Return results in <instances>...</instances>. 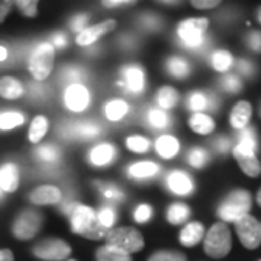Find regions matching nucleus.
I'll return each mask as SVG.
<instances>
[{
    "mask_svg": "<svg viewBox=\"0 0 261 261\" xmlns=\"http://www.w3.org/2000/svg\"><path fill=\"white\" fill-rule=\"evenodd\" d=\"M70 221H71V232L82 235L87 240H93V241L103 240L109 231L100 224L97 214L92 207L80 203L75 206L74 211L70 215Z\"/></svg>",
    "mask_w": 261,
    "mask_h": 261,
    "instance_id": "nucleus-1",
    "label": "nucleus"
},
{
    "mask_svg": "<svg viewBox=\"0 0 261 261\" xmlns=\"http://www.w3.org/2000/svg\"><path fill=\"white\" fill-rule=\"evenodd\" d=\"M203 247L206 254L216 260L224 258L231 252L232 237L225 222H216L211 226V229L206 233Z\"/></svg>",
    "mask_w": 261,
    "mask_h": 261,
    "instance_id": "nucleus-2",
    "label": "nucleus"
},
{
    "mask_svg": "<svg viewBox=\"0 0 261 261\" xmlns=\"http://www.w3.org/2000/svg\"><path fill=\"white\" fill-rule=\"evenodd\" d=\"M106 245L115 247L126 254L140 252L144 248V237L142 233L130 226H121V228H111L105 237Z\"/></svg>",
    "mask_w": 261,
    "mask_h": 261,
    "instance_id": "nucleus-3",
    "label": "nucleus"
},
{
    "mask_svg": "<svg viewBox=\"0 0 261 261\" xmlns=\"http://www.w3.org/2000/svg\"><path fill=\"white\" fill-rule=\"evenodd\" d=\"M251 209V195L247 190H233L218 207V216L225 222H237Z\"/></svg>",
    "mask_w": 261,
    "mask_h": 261,
    "instance_id": "nucleus-4",
    "label": "nucleus"
},
{
    "mask_svg": "<svg viewBox=\"0 0 261 261\" xmlns=\"http://www.w3.org/2000/svg\"><path fill=\"white\" fill-rule=\"evenodd\" d=\"M209 20L206 18H190L180 22L177 35L180 42L189 49H199L206 42V31Z\"/></svg>",
    "mask_w": 261,
    "mask_h": 261,
    "instance_id": "nucleus-5",
    "label": "nucleus"
},
{
    "mask_svg": "<svg viewBox=\"0 0 261 261\" xmlns=\"http://www.w3.org/2000/svg\"><path fill=\"white\" fill-rule=\"evenodd\" d=\"M54 57V47L49 42H42L32 51L28 60V70L35 80L42 82L48 79V75L53 71Z\"/></svg>",
    "mask_w": 261,
    "mask_h": 261,
    "instance_id": "nucleus-6",
    "label": "nucleus"
},
{
    "mask_svg": "<svg viewBox=\"0 0 261 261\" xmlns=\"http://www.w3.org/2000/svg\"><path fill=\"white\" fill-rule=\"evenodd\" d=\"M32 254L42 261H64L71 255V247L60 238H45L34 245Z\"/></svg>",
    "mask_w": 261,
    "mask_h": 261,
    "instance_id": "nucleus-7",
    "label": "nucleus"
},
{
    "mask_svg": "<svg viewBox=\"0 0 261 261\" xmlns=\"http://www.w3.org/2000/svg\"><path fill=\"white\" fill-rule=\"evenodd\" d=\"M235 231L240 241L245 248L255 250L261 244V224L252 216L247 214L235 222Z\"/></svg>",
    "mask_w": 261,
    "mask_h": 261,
    "instance_id": "nucleus-8",
    "label": "nucleus"
},
{
    "mask_svg": "<svg viewBox=\"0 0 261 261\" xmlns=\"http://www.w3.org/2000/svg\"><path fill=\"white\" fill-rule=\"evenodd\" d=\"M41 225H42L41 214H38L35 211H31V209H27V211H22L16 216V219L13 221L12 232L18 240L27 241V240L34 238L39 232Z\"/></svg>",
    "mask_w": 261,
    "mask_h": 261,
    "instance_id": "nucleus-9",
    "label": "nucleus"
},
{
    "mask_svg": "<svg viewBox=\"0 0 261 261\" xmlns=\"http://www.w3.org/2000/svg\"><path fill=\"white\" fill-rule=\"evenodd\" d=\"M119 84L130 94H141L145 89V73L138 64H126L122 67Z\"/></svg>",
    "mask_w": 261,
    "mask_h": 261,
    "instance_id": "nucleus-10",
    "label": "nucleus"
},
{
    "mask_svg": "<svg viewBox=\"0 0 261 261\" xmlns=\"http://www.w3.org/2000/svg\"><path fill=\"white\" fill-rule=\"evenodd\" d=\"M233 157L237 160L240 168L243 170L244 174L248 177H258L261 174V163L255 157V151L247 148L243 145H235L233 148Z\"/></svg>",
    "mask_w": 261,
    "mask_h": 261,
    "instance_id": "nucleus-11",
    "label": "nucleus"
},
{
    "mask_svg": "<svg viewBox=\"0 0 261 261\" xmlns=\"http://www.w3.org/2000/svg\"><path fill=\"white\" fill-rule=\"evenodd\" d=\"M90 103V93L83 84H71L65 89L64 105L71 112H83Z\"/></svg>",
    "mask_w": 261,
    "mask_h": 261,
    "instance_id": "nucleus-12",
    "label": "nucleus"
},
{
    "mask_svg": "<svg viewBox=\"0 0 261 261\" xmlns=\"http://www.w3.org/2000/svg\"><path fill=\"white\" fill-rule=\"evenodd\" d=\"M116 28V20L109 19V20H105L99 25H94V27H89V28L83 29L79 35H77V44L80 47H89L94 44L96 41H99V38L103 37L105 34L111 32L113 29Z\"/></svg>",
    "mask_w": 261,
    "mask_h": 261,
    "instance_id": "nucleus-13",
    "label": "nucleus"
},
{
    "mask_svg": "<svg viewBox=\"0 0 261 261\" xmlns=\"http://www.w3.org/2000/svg\"><path fill=\"white\" fill-rule=\"evenodd\" d=\"M63 199V193L61 190L56 186H51V185H44V186H39L37 189H34L31 193H29V200L34 203V205L45 206V205H57L60 203Z\"/></svg>",
    "mask_w": 261,
    "mask_h": 261,
    "instance_id": "nucleus-14",
    "label": "nucleus"
},
{
    "mask_svg": "<svg viewBox=\"0 0 261 261\" xmlns=\"http://www.w3.org/2000/svg\"><path fill=\"white\" fill-rule=\"evenodd\" d=\"M167 187L174 195L187 196L193 192L195 185L187 173L180 171V170H173L167 176Z\"/></svg>",
    "mask_w": 261,
    "mask_h": 261,
    "instance_id": "nucleus-15",
    "label": "nucleus"
},
{
    "mask_svg": "<svg viewBox=\"0 0 261 261\" xmlns=\"http://www.w3.org/2000/svg\"><path fill=\"white\" fill-rule=\"evenodd\" d=\"M118 151L112 144H100L96 145L90 152H89V161L96 166V167H105L109 166L115 161Z\"/></svg>",
    "mask_w": 261,
    "mask_h": 261,
    "instance_id": "nucleus-16",
    "label": "nucleus"
},
{
    "mask_svg": "<svg viewBox=\"0 0 261 261\" xmlns=\"http://www.w3.org/2000/svg\"><path fill=\"white\" fill-rule=\"evenodd\" d=\"M19 187V168L13 163L3 164L0 167V189L2 192L13 193Z\"/></svg>",
    "mask_w": 261,
    "mask_h": 261,
    "instance_id": "nucleus-17",
    "label": "nucleus"
},
{
    "mask_svg": "<svg viewBox=\"0 0 261 261\" xmlns=\"http://www.w3.org/2000/svg\"><path fill=\"white\" fill-rule=\"evenodd\" d=\"M252 115V106L245 100L238 102L233 106L231 116H229V122L233 129L241 130L245 126H248V122L251 119Z\"/></svg>",
    "mask_w": 261,
    "mask_h": 261,
    "instance_id": "nucleus-18",
    "label": "nucleus"
},
{
    "mask_svg": "<svg viewBox=\"0 0 261 261\" xmlns=\"http://www.w3.org/2000/svg\"><path fill=\"white\" fill-rule=\"evenodd\" d=\"M203 237H205V226L200 222H192L181 229L178 240L185 247H195L203 240Z\"/></svg>",
    "mask_w": 261,
    "mask_h": 261,
    "instance_id": "nucleus-19",
    "label": "nucleus"
},
{
    "mask_svg": "<svg viewBox=\"0 0 261 261\" xmlns=\"http://www.w3.org/2000/svg\"><path fill=\"white\" fill-rule=\"evenodd\" d=\"M218 100L214 94L203 93V92H193L187 97V108L190 111H205V109H215Z\"/></svg>",
    "mask_w": 261,
    "mask_h": 261,
    "instance_id": "nucleus-20",
    "label": "nucleus"
},
{
    "mask_svg": "<svg viewBox=\"0 0 261 261\" xmlns=\"http://www.w3.org/2000/svg\"><path fill=\"white\" fill-rule=\"evenodd\" d=\"M159 164L152 161H140L128 168V174L130 178H135V180H145V178L154 177L159 173Z\"/></svg>",
    "mask_w": 261,
    "mask_h": 261,
    "instance_id": "nucleus-21",
    "label": "nucleus"
},
{
    "mask_svg": "<svg viewBox=\"0 0 261 261\" xmlns=\"http://www.w3.org/2000/svg\"><path fill=\"white\" fill-rule=\"evenodd\" d=\"M155 149H157L160 157L166 160L173 159V157L177 155L178 151H180V144L171 135H161L155 142Z\"/></svg>",
    "mask_w": 261,
    "mask_h": 261,
    "instance_id": "nucleus-22",
    "label": "nucleus"
},
{
    "mask_svg": "<svg viewBox=\"0 0 261 261\" xmlns=\"http://www.w3.org/2000/svg\"><path fill=\"white\" fill-rule=\"evenodd\" d=\"M67 134H73V137L82 138V140H90L100 134V126L94 122H79L74 125H70Z\"/></svg>",
    "mask_w": 261,
    "mask_h": 261,
    "instance_id": "nucleus-23",
    "label": "nucleus"
},
{
    "mask_svg": "<svg viewBox=\"0 0 261 261\" xmlns=\"http://www.w3.org/2000/svg\"><path fill=\"white\" fill-rule=\"evenodd\" d=\"M25 92L22 83L13 79V77H3L0 79V96L3 99L8 100H13V99H19Z\"/></svg>",
    "mask_w": 261,
    "mask_h": 261,
    "instance_id": "nucleus-24",
    "label": "nucleus"
},
{
    "mask_svg": "<svg viewBox=\"0 0 261 261\" xmlns=\"http://www.w3.org/2000/svg\"><path fill=\"white\" fill-rule=\"evenodd\" d=\"M189 128L199 135H207L215 129L214 119L206 113H193L189 119Z\"/></svg>",
    "mask_w": 261,
    "mask_h": 261,
    "instance_id": "nucleus-25",
    "label": "nucleus"
},
{
    "mask_svg": "<svg viewBox=\"0 0 261 261\" xmlns=\"http://www.w3.org/2000/svg\"><path fill=\"white\" fill-rule=\"evenodd\" d=\"M166 70L174 79H186L190 74V65L181 57H170L166 64Z\"/></svg>",
    "mask_w": 261,
    "mask_h": 261,
    "instance_id": "nucleus-26",
    "label": "nucleus"
},
{
    "mask_svg": "<svg viewBox=\"0 0 261 261\" xmlns=\"http://www.w3.org/2000/svg\"><path fill=\"white\" fill-rule=\"evenodd\" d=\"M180 94L171 86H163L157 92V103L161 109H173L178 103Z\"/></svg>",
    "mask_w": 261,
    "mask_h": 261,
    "instance_id": "nucleus-27",
    "label": "nucleus"
},
{
    "mask_svg": "<svg viewBox=\"0 0 261 261\" xmlns=\"http://www.w3.org/2000/svg\"><path fill=\"white\" fill-rule=\"evenodd\" d=\"M128 111H129L128 103L123 102L121 99H115V100H111V102L106 105L105 115H106V118L111 122H118L126 116Z\"/></svg>",
    "mask_w": 261,
    "mask_h": 261,
    "instance_id": "nucleus-28",
    "label": "nucleus"
},
{
    "mask_svg": "<svg viewBox=\"0 0 261 261\" xmlns=\"http://www.w3.org/2000/svg\"><path fill=\"white\" fill-rule=\"evenodd\" d=\"M48 130V119L45 116L39 115V116H35L34 121L31 122V126H29L28 132V138L32 144H38L41 142V140L45 137Z\"/></svg>",
    "mask_w": 261,
    "mask_h": 261,
    "instance_id": "nucleus-29",
    "label": "nucleus"
},
{
    "mask_svg": "<svg viewBox=\"0 0 261 261\" xmlns=\"http://www.w3.org/2000/svg\"><path fill=\"white\" fill-rule=\"evenodd\" d=\"M97 261H132L129 254L121 251L111 245H103L96 251Z\"/></svg>",
    "mask_w": 261,
    "mask_h": 261,
    "instance_id": "nucleus-30",
    "label": "nucleus"
},
{
    "mask_svg": "<svg viewBox=\"0 0 261 261\" xmlns=\"http://www.w3.org/2000/svg\"><path fill=\"white\" fill-rule=\"evenodd\" d=\"M190 216V207L185 203H173L167 209V221L171 225H181Z\"/></svg>",
    "mask_w": 261,
    "mask_h": 261,
    "instance_id": "nucleus-31",
    "label": "nucleus"
},
{
    "mask_svg": "<svg viewBox=\"0 0 261 261\" xmlns=\"http://www.w3.org/2000/svg\"><path fill=\"white\" fill-rule=\"evenodd\" d=\"M211 63H212V67H214L216 71L219 73H225L226 70H229L233 64V57L231 53L228 51H215L212 57H211Z\"/></svg>",
    "mask_w": 261,
    "mask_h": 261,
    "instance_id": "nucleus-32",
    "label": "nucleus"
},
{
    "mask_svg": "<svg viewBox=\"0 0 261 261\" xmlns=\"http://www.w3.org/2000/svg\"><path fill=\"white\" fill-rule=\"evenodd\" d=\"M147 123L154 129H164L170 125V116L163 109H149L147 113Z\"/></svg>",
    "mask_w": 261,
    "mask_h": 261,
    "instance_id": "nucleus-33",
    "label": "nucleus"
},
{
    "mask_svg": "<svg viewBox=\"0 0 261 261\" xmlns=\"http://www.w3.org/2000/svg\"><path fill=\"white\" fill-rule=\"evenodd\" d=\"M84 79H86L84 71L80 67H75V65H68V67L63 68L60 73V80L67 84V87L71 84H79V82H82Z\"/></svg>",
    "mask_w": 261,
    "mask_h": 261,
    "instance_id": "nucleus-34",
    "label": "nucleus"
},
{
    "mask_svg": "<svg viewBox=\"0 0 261 261\" xmlns=\"http://www.w3.org/2000/svg\"><path fill=\"white\" fill-rule=\"evenodd\" d=\"M25 122V116L19 112L0 113V129L8 130L20 126Z\"/></svg>",
    "mask_w": 261,
    "mask_h": 261,
    "instance_id": "nucleus-35",
    "label": "nucleus"
},
{
    "mask_svg": "<svg viewBox=\"0 0 261 261\" xmlns=\"http://www.w3.org/2000/svg\"><path fill=\"white\" fill-rule=\"evenodd\" d=\"M187 161L192 167L195 168H203L209 161V154L205 148H200V147H195L189 151L187 154Z\"/></svg>",
    "mask_w": 261,
    "mask_h": 261,
    "instance_id": "nucleus-36",
    "label": "nucleus"
},
{
    "mask_svg": "<svg viewBox=\"0 0 261 261\" xmlns=\"http://www.w3.org/2000/svg\"><path fill=\"white\" fill-rule=\"evenodd\" d=\"M35 155L38 157V160H41L44 163H56L57 160L60 159V149L57 148L56 145L45 144V145L38 147Z\"/></svg>",
    "mask_w": 261,
    "mask_h": 261,
    "instance_id": "nucleus-37",
    "label": "nucleus"
},
{
    "mask_svg": "<svg viewBox=\"0 0 261 261\" xmlns=\"http://www.w3.org/2000/svg\"><path fill=\"white\" fill-rule=\"evenodd\" d=\"M147 261H187L186 255L180 251L173 250H161L154 252Z\"/></svg>",
    "mask_w": 261,
    "mask_h": 261,
    "instance_id": "nucleus-38",
    "label": "nucleus"
},
{
    "mask_svg": "<svg viewBox=\"0 0 261 261\" xmlns=\"http://www.w3.org/2000/svg\"><path fill=\"white\" fill-rule=\"evenodd\" d=\"M126 147L132 152H138V154H144L149 149V141L144 137L140 135H134L126 140Z\"/></svg>",
    "mask_w": 261,
    "mask_h": 261,
    "instance_id": "nucleus-39",
    "label": "nucleus"
},
{
    "mask_svg": "<svg viewBox=\"0 0 261 261\" xmlns=\"http://www.w3.org/2000/svg\"><path fill=\"white\" fill-rule=\"evenodd\" d=\"M221 86H222V89H224L225 92H228V93H238V92L243 90V83L235 74L224 75L221 79Z\"/></svg>",
    "mask_w": 261,
    "mask_h": 261,
    "instance_id": "nucleus-40",
    "label": "nucleus"
},
{
    "mask_svg": "<svg viewBox=\"0 0 261 261\" xmlns=\"http://www.w3.org/2000/svg\"><path fill=\"white\" fill-rule=\"evenodd\" d=\"M18 9L27 16V18H35L38 13V2L37 0H18L15 2Z\"/></svg>",
    "mask_w": 261,
    "mask_h": 261,
    "instance_id": "nucleus-41",
    "label": "nucleus"
},
{
    "mask_svg": "<svg viewBox=\"0 0 261 261\" xmlns=\"http://www.w3.org/2000/svg\"><path fill=\"white\" fill-rule=\"evenodd\" d=\"M100 192L105 199H108L109 202H121L123 199V193L121 189L115 186V185H100Z\"/></svg>",
    "mask_w": 261,
    "mask_h": 261,
    "instance_id": "nucleus-42",
    "label": "nucleus"
},
{
    "mask_svg": "<svg viewBox=\"0 0 261 261\" xmlns=\"http://www.w3.org/2000/svg\"><path fill=\"white\" fill-rule=\"evenodd\" d=\"M97 218H99L100 224H102L105 228H108V229H111V226H113L115 222H116V214H115V211H113L111 206L102 207V209L99 211V214H97Z\"/></svg>",
    "mask_w": 261,
    "mask_h": 261,
    "instance_id": "nucleus-43",
    "label": "nucleus"
},
{
    "mask_svg": "<svg viewBox=\"0 0 261 261\" xmlns=\"http://www.w3.org/2000/svg\"><path fill=\"white\" fill-rule=\"evenodd\" d=\"M151 216H152V207L149 205H147V203L140 205L135 209V212H134V219H135V222H138V224H145V222H148L149 219H151Z\"/></svg>",
    "mask_w": 261,
    "mask_h": 261,
    "instance_id": "nucleus-44",
    "label": "nucleus"
},
{
    "mask_svg": "<svg viewBox=\"0 0 261 261\" xmlns=\"http://www.w3.org/2000/svg\"><path fill=\"white\" fill-rule=\"evenodd\" d=\"M247 45L250 49L255 53H261V32L260 31H250L248 35L245 38Z\"/></svg>",
    "mask_w": 261,
    "mask_h": 261,
    "instance_id": "nucleus-45",
    "label": "nucleus"
},
{
    "mask_svg": "<svg viewBox=\"0 0 261 261\" xmlns=\"http://www.w3.org/2000/svg\"><path fill=\"white\" fill-rule=\"evenodd\" d=\"M237 68H238V73L244 77H252L255 74V65L252 64L251 61L248 60H238V64H237Z\"/></svg>",
    "mask_w": 261,
    "mask_h": 261,
    "instance_id": "nucleus-46",
    "label": "nucleus"
},
{
    "mask_svg": "<svg viewBox=\"0 0 261 261\" xmlns=\"http://www.w3.org/2000/svg\"><path fill=\"white\" fill-rule=\"evenodd\" d=\"M140 22L141 25L148 31H157L161 23L159 16H154V15H144V16H141Z\"/></svg>",
    "mask_w": 261,
    "mask_h": 261,
    "instance_id": "nucleus-47",
    "label": "nucleus"
},
{
    "mask_svg": "<svg viewBox=\"0 0 261 261\" xmlns=\"http://www.w3.org/2000/svg\"><path fill=\"white\" fill-rule=\"evenodd\" d=\"M87 20H89V16L87 15H79V16H74V18L71 19V22H70V27L71 29H74V31H83V29L87 28Z\"/></svg>",
    "mask_w": 261,
    "mask_h": 261,
    "instance_id": "nucleus-48",
    "label": "nucleus"
},
{
    "mask_svg": "<svg viewBox=\"0 0 261 261\" xmlns=\"http://www.w3.org/2000/svg\"><path fill=\"white\" fill-rule=\"evenodd\" d=\"M219 5H221L219 0H193L192 2V6L196 9H212Z\"/></svg>",
    "mask_w": 261,
    "mask_h": 261,
    "instance_id": "nucleus-49",
    "label": "nucleus"
},
{
    "mask_svg": "<svg viewBox=\"0 0 261 261\" xmlns=\"http://www.w3.org/2000/svg\"><path fill=\"white\" fill-rule=\"evenodd\" d=\"M215 149L218 151V152H221V154H226L229 148H231V141L229 138H226V137H219L218 140L215 141Z\"/></svg>",
    "mask_w": 261,
    "mask_h": 261,
    "instance_id": "nucleus-50",
    "label": "nucleus"
},
{
    "mask_svg": "<svg viewBox=\"0 0 261 261\" xmlns=\"http://www.w3.org/2000/svg\"><path fill=\"white\" fill-rule=\"evenodd\" d=\"M13 5H15V2H10V0H2L0 2V23L5 22V19L9 15Z\"/></svg>",
    "mask_w": 261,
    "mask_h": 261,
    "instance_id": "nucleus-51",
    "label": "nucleus"
},
{
    "mask_svg": "<svg viewBox=\"0 0 261 261\" xmlns=\"http://www.w3.org/2000/svg\"><path fill=\"white\" fill-rule=\"evenodd\" d=\"M103 6H106V8H123V6H132V5H135V2H132V0H105L102 2Z\"/></svg>",
    "mask_w": 261,
    "mask_h": 261,
    "instance_id": "nucleus-52",
    "label": "nucleus"
},
{
    "mask_svg": "<svg viewBox=\"0 0 261 261\" xmlns=\"http://www.w3.org/2000/svg\"><path fill=\"white\" fill-rule=\"evenodd\" d=\"M51 41H53V47L64 48L67 45V35L64 32H56V34H53Z\"/></svg>",
    "mask_w": 261,
    "mask_h": 261,
    "instance_id": "nucleus-53",
    "label": "nucleus"
},
{
    "mask_svg": "<svg viewBox=\"0 0 261 261\" xmlns=\"http://www.w3.org/2000/svg\"><path fill=\"white\" fill-rule=\"evenodd\" d=\"M0 261H15L13 257V252L5 248V250H0Z\"/></svg>",
    "mask_w": 261,
    "mask_h": 261,
    "instance_id": "nucleus-54",
    "label": "nucleus"
},
{
    "mask_svg": "<svg viewBox=\"0 0 261 261\" xmlns=\"http://www.w3.org/2000/svg\"><path fill=\"white\" fill-rule=\"evenodd\" d=\"M8 58V49L5 47H0V61H5Z\"/></svg>",
    "mask_w": 261,
    "mask_h": 261,
    "instance_id": "nucleus-55",
    "label": "nucleus"
},
{
    "mask_svg": "<svg viewBox=\"0 0 261 261\" xmlns=\"http://www.w3.org/2000/svg\"><path fill=\"white\" fill-rule=\"evenodd\" d=\"M160 5H178V2H159Z\"/></svg>",
    "mask_w": 261,
    "mask_h": 261,
    "instance_id": "nucleus-56",
    "label": "nucleus"
},
{
    "mask_svg": "<svg viewBox=\"0 0 261 261\" xmlns=\"http://www.w3.org/2000/svg\"><path fill=\"white\" fill-rule=\"evenodd\" d=\"M257 203H258L261 207V187H260V190H258V193H257Z\"/></svg>",
    "mask_w": 261,
    "mask_h": 261,
    "instance_id": "nucleus-57",
    "label": "nucleus"
},
{
    "mask_svg": "<svg viewBox=\"0 0 261 261\" xmlns=\"http://www.w3.org/2000/svg\"><path fill=\"white\" fill-rule=\"evenodd\" d=\"M258 20H260V23H261V9L258 10Z\"/></svg>",
    "mask_w": 261,
    "mask_h": 261,
    "instance_id": "nucleus-58",
    "label": "nucleus"
},
{
    "mask_svg": "<svg viewBox=\"0 0 261 261\" xmlns=\"http://www.w3.org/2000/svg\"><path fill=\"white\" fill-rule=\"evenodd\" d=\"M260 118H261V108H260Z\"/></svg>",
    "mask_w": 261,
    "mask_h": 261,
    "instance_id": "nucleus-59",
    "label": "nucleus"
},
{
    "mask_svg": "<svg viewBox=\"0 0 261 261\" xmlns=\"http://www.w3.org/2000/svg\"><path fill=\"white\" fill-rule=\"evenodd\" d=\"M0 195H2V189H0Z\"/></svg>",
    "mask_w": 261,
    "mask_h": 261,
    "instance_id": "nucleus-60",
    "label": "nucleus"
},
{
    "mask_svg": "<svg viewBox=\"0 0 261 261\" xmlns=\"http://www.w3.org/2000/svg\"><path fill=\"white\" fill-rule=\"evenodd\" d=\"M68 261H75V260H68Z\"/></svg>",
    "mask_w": 261,
    "mask_h": 261,
    "instance_id": "nucleus-61",
    "label": "nucleus"
},
{
    "mask_svg": "<svg viewBox=\"0 0 261 261\" xmlns=\"http://www.w3.org/2000/svg\"><path fill=\"white\" fill-rule=\"evenodd\" d=\"M258 261H261V260H258Z\"/></svg>",
    "mask_w": 261,
    "mask_h": 261,
    "instance_id": "nucleus-62",
    "label": "nucleus"
}]
</instances>
